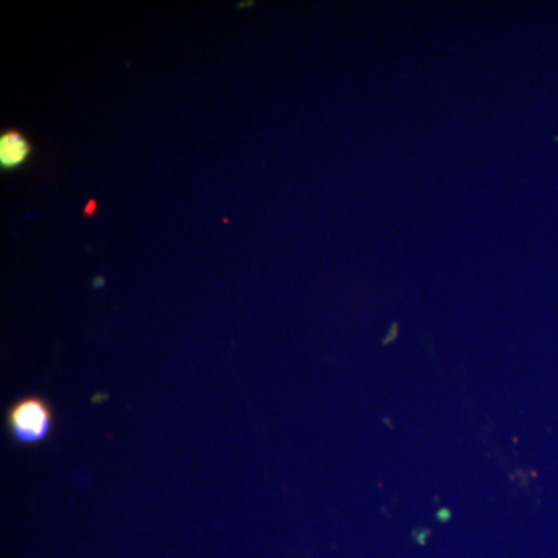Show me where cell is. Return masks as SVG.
I'll return each mask as SVG.
<instances>
[{
	"label": "cell",
	"instance_id": "1",
	"mask_svg": "<svg viewBox=\"0 0 558 558\" xmlns=\"http://www.w3.org/2000/svg\"><path fill=\"white\" fill-rule=\"evenodd\" d=\"M53 409L40 396L17 400L7 413L11 438L20 446H38L49 438L53 429Z\"/></svg>",
	"mask_w": 558,
	"mask_h": 558
},
{
	"label": "cell",
	"instance_id": "2",
	"mask_svg": "<svg viewBox=\"0 0 558 558\" xmlns=\"http://www.w3.org/2000/svg\"><path fill=\"white\" fill-rule=\"evenodd\" d=\"M32 145L20 131L3 132L0 137V167L3 171L16 170L28 160Z\"/></svg>",
	"mask_w": 558,
	"mask_h": 558
},
{
	"label": "cell",
	"instance_id": "3",
	"mask_svg": "<svg viewBox=\"0 0 558 558\" xmlns=\"http://www.w3.org/2000/svg\"><path fill=\"white\" fill-rule=\"evenodd\" d=\"M95 208H97V205H95L94 201H90L86 208V215H90L92 211H95Z\"/></svg>",
	"mask_w": 558,
	"mask_h": 558
},
{
	"label": "cell",
	"instance_id": "4",
	"mask_svg": "<svg viewBox=\"0 0 558 558\" xmlns=\"http://www.w3.org/2000/svg\"><path fill=\"white\" fill-rule=\"evenodd\" d=\"M102 278H97V281L94 282L95 286H101L102 284V281H101Z\"/></svg>",
	"mask_w": 558,
	"mask_h": 558
}]
</instances>
